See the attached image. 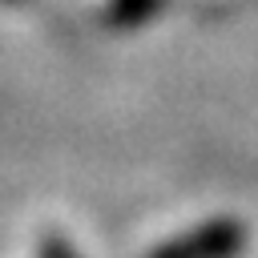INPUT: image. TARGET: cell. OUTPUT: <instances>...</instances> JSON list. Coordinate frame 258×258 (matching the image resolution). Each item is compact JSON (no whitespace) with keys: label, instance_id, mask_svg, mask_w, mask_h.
Returning <instances> with one entry per match:
<instances>
[{"label":"cell","instance_id":"6da1fadb","mask_svg":"<svg viewBox=\"0 0 258 258\" xmlns=\"http://www.w3.org/2000/svg\"><path fill=\"white\" fill-rule=\"evenodd\" d=\"M242 246H246V226L234 218H218L194 234H181V238L149 250V258H234Z\"/></svg>","mask_w":258,"mask_h":258},{"label":"cell","instance_id":"7a4b0ae2","mask_svg":"<svg viewBox=\"0 0 258 258\" xmlns=\"http://www.w3.org/2000/svg\"><path fill=\"white\" fill-rule=\"evenodd\" d=\"M40 258H77V250H73L64 238H44V246H40Z\"/></svg>","mask_w":258,"mask_h":258},{"label":"cell","instance_id":"3957f363","mask_svg":"<svg viewBox=\"0 0 258 258\" xmlns=\"http://www.w3.org/2000/svg\"><path fill=\"white\" fill-rule=\"evenodd\" d=\"M4 4H16V0H4Z\"/></svg>","mask_w":258,"mask_h":258}]
</instances>
